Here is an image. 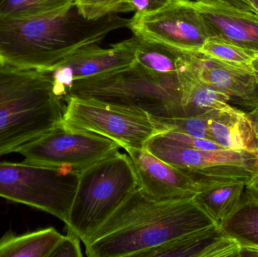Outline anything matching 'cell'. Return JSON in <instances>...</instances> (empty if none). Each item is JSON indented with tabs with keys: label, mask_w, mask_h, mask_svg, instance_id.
Here are the masks:
<instances>
[{
	"label": "cell",
	"mask_w": 258,
	"mask_h": 257,
	"mask_svg": "<svg viewBox=\"0 0 258 257\" xmlns=\"http://www.w3.org/2000/svg\"><path fill=\"white\" fill-rule=\"evenodd\" d=\"M216 224L194 198L157 200L138 187L83 243L89 257H138L143 252Z\"/></svg>",
	"instance_id": "cell-1"
},
{
	"label": "cell",
	"mask_w": 258,
	"mask_h": 257,
	"mask_svg": "<svg viewBox=\"0 0 258 257\" xmlns=\"http://www.w3.org/2000/svg\"><path fill=\"white\" fill-rule=\"evenodd\" d=\"M128 23L119 14L87 19L75 3L44 16L0 17V64L48 72L77 50L101 42Z\"/></svg>",
	"instance_id": "cell-2"
},
{
	"label": "cell",
	"mask_w": 258,
	"mask_h": 257,
	"mask_svg": "<svg viewBox=\"0 0 258 257\" xmlns=\"http://www.w3.org/2000/svg\"><path fill=\"white\" fill-rule=\"evenodd\" d=\"M63 102L47 72L0 64V156L60 125Z\"/></svg>",
	"instance_id": "cell-3"
},
{
	"label": "cell",
	"mask_w": 258,
	"mask_h": 257,
	"mask_svg": "<svg viewBox=\"0 0 258 257\" xmlns=\"http://www.w3.org/2000/svg\"><path fill=\"white\" fill-rule=\"evenodd\" d=\"M177 74H158L136 63L111 73L75 81L64 98H93L138 109L159 118L183 117Z\"/></svg>",
	"instance_id": "cell-4"
},
{
	"label": "cell",
	"mask_w": 258,
	"mask_h": 257,
	"mask_svg": "<svg viewBox=\"0 0 258 257\" xmlns=\"http://www.w3.org/2000/svg\"><path fill=\"white\" fill-rule=\"evenodd\" d=\"M138 187L130 157L119 150L83 169L66 223L68 233L84 242Z\"/></svg>",
	"instance_id": "cell-5"
},
{
	"label": "cell",
	"mask_w": 258,
	"mask_h": 257,
	"mask_svg": "<svg viewBox=\"0 0 258 257\" xmlns=\"http://www.w3.org/2000/svg\"><path fill=\"white\" fill-rule=\"evenodd\" d=\"M80 175L69 167L0 162V198L45 211L66 224Z\"/></svg>",
	"instance_id": "cell-6"
},
{
	"label": "cell",
	"mask_w": 258,
	"mask_h": 257,
	"mask_svg": "<svg viewBox=\"0 0 258 257\" xmlns=\"http://www.w3.org/2000/svg\"><path fill=\"white\" fill-rule=\"evenodd\" d=\"M63 101V127L102 136L125 150L143 149L164 131L155 116L138 109L81 97H68Z\"/></svg>",
	"instance_id": "cell-7"
},
{
	"label": "cell",
	"mask_w": 258,
	"mask_h": 257,
	"mask_svg": "<svg viewBox=\"0 0 258 257\" xmlns=\"http://www.w3.org/2000/svg\"><path fill=\"white\" fill-rule=\"evenodd\" d=\"M121 148L94 133L65 128L60 123L18 149L24 161L41 165L69 167L77 172Z\"/></svg>",
	"instance_id": "cell-8"
},
{
	"label": "cell",
	"mask_w": 258,
	"mask_h": 257,
	"mask_svg": "<svg viewBox=\"0 0 258 257\" xmlns=\"http://www.w3.org/2000/svg\"><path fill=\"white\" fill-rule=\"evenodd\" d=\"M128 28L141 39L186 52H198L210 37L191 0H171L155 12L135 13Z\"/></svg>",
	"instance_id": "cell-9"
},
{
	"label": "cell",
	"mask_w": 258,
	"mask_h": 257,
	"mask_svg": "<svg viewBox=\"0 0 258 257\" xmlns=\"http://www.w3.org/2000/svg\"><path fill=\"white\" fill-rule=\"evenodd\" d=\"M135 63L133 36L109 48H100L97 44L83 47L44 72L51 76L54 93L63 100L67 90L75 81L122 70Z\"/></svg>",
	"instance_id": "cell-10"
},
{
	"label": "cell",
	"mask_w": 258,
	"mask_h": 257,
	"mask_svg": "<svg viewBox=\"0 0 258 257\" xmlns=\"http://www.w3.org/2000/svg\"><path fill=\"white\" fill-rule=\"evenodd\" d=\"M138 178V187L157 200L192 199L201 192L183 169L174 167L143 149H125Z\"/></svg>",
	"instance_id": "cell-11"
},
{
	"label": "cell",
	"mask_w": 258,
	"mask_h": 257,
	"mask_svg": "<svg viewBox=\"0 0 258 257\" xmlns=\"http://www.w3.org/2000/svg\"><path fill=\"white\" fill-rule=\"evenodd\" d=\"M210 37L258 52V12L227 0H194Z\"/></svg>",
	"instance_id": "cell-12"
},
{
	"label": "cell",
	"mask_w": 258,
	"mask_h": 257,
	"mask_svg": "<svg viewBox=\"0 0 258 257\" xmlns=\"http://www.w3.org/2000/svg\"><path fill=\"white\" fill-rule=\"evenodd\" d=\"M189 64L196 75L205 84L228 95L248 110L258 105V86L254 72L225 64L200 52H188Z\"/></svg>",
	"instance_id": "cell-13"
},
{
	"label": "cell",
	"mask_w": 258,
	"mask_h": 257,
	"mask_svg": "<svg viewBox=\"0 0 258 257\" xmlns=\"http://www.w3.org/2000/svg\"><path fill=\"white\" fill-rule=\"evenodd\" d=\"M155 156L174 167L200 170L218 166H244L258 168L257 156L246 152L221 149L204 150L175 144L160 133L153 136L144 146Z\"/></svg>",
	"instance_id": "cell-14"
},
{
	"label": "cell",
	"mask_w": 258,
	"mask_h": 257,
	"mask_svg": "<svg viewBox=\"0 0 258 257\" xmlns=\"http://www.w3.org/2000/svg\"><path fill=\"white\" fill-rule=\"evenodd\" d=\"M240 244L213 225L179 237L138 257H239Z\"/></svg>",
	"instance_id": "cell-15"
},
{
	"label": "cell",
	"mask_w": 258,
	"mask_h": 257,
	"mask_svg": "<svg viewBox=\"0 0 258 257\" xmlns=\"http://www.w3.org/2000/svg\"><path fill=\"white\" fill-rule=\"evenodd\" d=\"M211 140L226 149L257 155L258 141L246 113L218 112L210 121Z\"/></svg>",
	"instance_id": "cell-16"
},
{
	"label": "cell",
	"mask_w": 258,
	"mask_h": 257,
	"mask_svg": "<svg viewBox=\"0 0 258 257\" xmlns=\"http://www.w3.org/2000/svg\"><path fill=\"white\" fill-rule=\"evenodd\" d=\"M63 236L53 227L22 235L7 232L0 238V257H50Z\"/></svg>",
	"instance_id": "cell-17"
},
{
	"label": "cell",
	"mask_w": 258,
	"mask_h": 257,
	"mask_svg": "<svg viewBox=\"0 0 258 257\" xmlns=\"http://www.w3.org/2000/svg\"><path fill=\"white\" fill-rule=\"evenodd\" d=\"M135 63L158 74H177L184 51L134 36Z\"/></svg>",
	"instance_id": "cell-18"
},
{
	"label": "cell",
	"mask_w": 258,
	"mask_h": 257,
	"mask_svg": "<svg viewBox=\"0 0 258 257\" xmlns=\"http://www.w3.org/2000/svg\"><path fill=\"white\" fill-rule=\"evenodd\" d=\"M245 186V183L219 186L198 193L194 199L220 225L237 209Z\"/></svg>",
	"instance_id": "cell-19"
},
{
	"label": "cell",
	"mask_w": 258,
	"mask_h": 257,
	"mask_svg": "<svg viewBox=\"0 0 258 257\" xmlns=\"http://www.w3.org/2000/svg\"><path fill=\"white\" fill-rule=\"evenodd\" d=\"M219 226L240 245L258 247V202L245 192L237 209Z\"/></svg>",
	"instance_id": "cell-20"
},
{
	"label": "cell",
	"mask_w": 258,
	"mask_h": 257,
	"mask_svg": "<svg viewBox=\"0 0 258 257\" xmlns=\"http://www.w3.org/2000/svg\"><path fill=\"white\" fill-rule=\"evenodd\" d=\"M198 52L225 64L251 72H254L253 65L258 58L257 51L215 37H209Z\"/></svg>",
	"instance_id": "cell-21"
},
{
	"label": "cell",
	"mask_w": 258,
	"mask_h": 257,
	"mask_svg": "<svg viewBox=\"0 0 258 257\" xmlns=\"http://www.w3.org/2000/svg\"><path fill=\"white\" fill-rule=\"evenodd\" d=\"M75 0H0V17L24 18L60 12Z\"/></svg>",
	"instance_id": "cell-22"
},
{
	"label": "cell",
	"mask_w": 258,
	"mask_h": 257,
	"mask_svg": "<svg viewBox=\"0 0 258 257\" xmlns=\"http://www.w3.org/2000/svg\"><path fill=\"white\" fill-rule=\"evenodd\" d=\"M218 113V111H212L200 116L156 118L164 131H177L191 137L212 140L209 124L211 119Z\"/></svg>",
	"instance_id": "cell-23"
},
{
	"label": "cell",
	"mask_w": 258,
	"mask_h": 257,
	"mask_svg": "<svg viewBox=\"0 0 258 257\" xmlns=\"http://www.w3.org/2000/svg\"><path fill=\"white\" fill-rule=\"evenodd\" d=\"M79 12L89 20H97L110 14L133 12L128 0H75Z\"/></svg>",
	"instance_id": "cell-24"
},
{
	"label": "cell",
	"mask_w": 258,
	"mask_h": 257,
	"mask_svg": "<svg viewBox=\"0 0 258 257\" xmlns=\"http://www.w3.org/2000/svg\"><path fill=\"white\" fill-rule=\"evenodd\" d=\"M160 134L167 140L175 143V144L180 145V146L194 148V149H204V150L226 149L213 140L191 137V136L181 134L177 131H164Z\"/></svg>",
	"instance_id": "cell-25"
},
{
	"label": "cell",
	"mask_w": 258,
	"mask_h": 257,
	"mask_svg": "<svg viewBox=\"0 0 258 257\" xmlns=\"http://www.w3.org/2000/svg\"><path fill=\"white\" fill-rule=\"evenodd\" d=\"M80 238L73 233L63 235L51 252L50 257H82Z\"/></svg>",
	"instance_id": "cell-26"
},
{
	"label": "cell",
	"mask_w": 258,
	"mask_h": 257,
	"mask_svg": "<svg viewBox=\"0 0 258 257\" xmlns=\"http://www.w3.org/2000/svg\"><path fill=\"white\" fill-rule=\"evenodd\" d=\"M171 0H128L135 13L144 14L162 9Z\"/></svg>",
	"instance_id": "cell-27"
},
{
	"label": "cell",
	"mask_w": 258,
	"mask_h": 257,
	"mask_svg": "<svg viewBox=\"0 0 258 257\" xmlns=\"http://www.w3.org/2000/svg\"><path fill=\"white\" fill-rule=\"evenodd\" d=\"M245 194L258 202V172L245 186Z\"/></svg>",
	"instance_id": "cell-28"
},
{
	"label": "cell",
	"mask_w": 258,
	"mask_h": 257,
	"mask_svg": "<svg viewBox=\"0 0 258 257\" xmlns=\"http://www.w3.org/2000/svg\"><path fill=\"white\" fill-rule=\"evenodd\" d=\"M245 113H246L247 117L249 119L254 135L258 141V105L245 110Z\"/></svg>",
	"instance_id": "cell-29"
},
{
	"label": "cell",
	"mask_w": 258,
	"mask_h": 257,
	"mask_svg": "<svg viewBox=\"0 0 258 257\" xmlns=\"http://www.w3.org/2000/svg\"><path fill=\"white\" fill-rule=\"evenodd\" d=\"M227 1L234 3V4L238 5V6H242V7L255 11L253 9L252 0H227Z\"/></svg>",
	"instance_id": "cell-30"
},
{
	"label": "cell",
	"mask_w": 258,
	"mask_h": 257,
	"mask_svg": "<svg viewBox=\"0 0 258 257\" xmlns=\"http://www.w3.org/2000/svg\"><path fill=\"white\" fill-rule=\"evenodd\" d=\"M253 69H254V76H255L258 86V58L254 61V65H253Z\"/></svg>",
	"instance_id": "cell-31"
},
{
	"label": "cell",
	"mask_w": 258,
	"mask_h": 257,
	"mask_svg": "<svg viewBox=\"0 0 258 257\" xmlns=\"http://www.w3.org/2000/svg\"><path fill=\"white\" fill-rule=\"evenodd\" d=\"M253 9L258 12V0H252Z\"/></svg>",
	"instance_id": "cell-32"
},
{
	"label": "cell",
	"mask_w": 258,
	"mask_h": 257,
	"mask_svg": "<svg viewBox=\"0 0 258 257\" xmlns=\"http://www.w3.org/2000/svg\"><path fill=\"white\" fill-rule=\"evenodd\" d=\"M257 161H258V152H257Z\"/></svg>",
	"instance_id": "cell-33"
}]
</instances>
